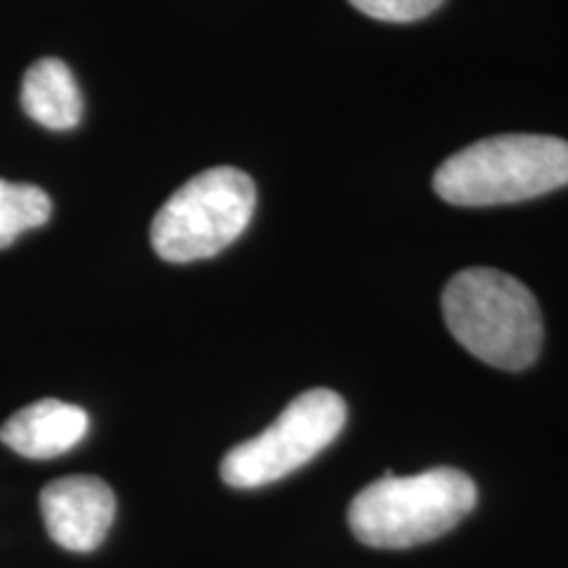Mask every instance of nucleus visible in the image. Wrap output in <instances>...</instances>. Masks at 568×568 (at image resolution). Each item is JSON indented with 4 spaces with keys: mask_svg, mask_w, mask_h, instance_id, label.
<instances>
[{
    "mask_svg": "<svg viewBox=\"0 0 568 568\" xmlns=\"http://www.w3.org/2000/svg\"><path fill=\"white\" fill-rule=\"evenodd\" d=\"M477 485L460 468L437 466L410 477L387 471L353 497L347 524L368 548L406 550L456 529L477 508Z\"/></svg>",
    "mask_w": 568,
    "mask_h": 568,
    "instance_id": "nucleus-2",
    "label": "nucleus"
},
{
    "mask_svg": "<svg viewBox=\"0 0 568 568\" xmlns=\"http://www.w3.org/2000/svg\"><path fill=\"white\" fill-rule=\"evenodd\" d=\"M255 184L234 166H216L182 184L151 224L153 251L169 264L222 253L251 224Z\"/></svg>",
    "mask_w": 568,
    "mask_h": 568,
    "instance_id": "nucleus-4",
    "label": "nucleus"
},
{
    "mask_svg": "<svg viewBox=\"0 0 568 568\" xmlns=\"http://www.w3.org/2000/svg\"><path fill=\"white\" fill-rule=\"evenodd\" d=\"M445 0H351L361 13L379 21H393V24H403V21H418L437 11Z\"/></svg>",
    "mask_w": 568,
    "mask_h": 568,
    "instance_id": "nucleus-10",
    "label": "nucleus"
},
{
    "mask_svg": "<svg viewBox=\"0 0 568 568\" xmlns=\"http://www.w3.org/2000/svg\"><path fill=\"white\" fill-rule=\"evenodd\" d=\"M53 203L38 184L0 180V247L51 219Z\"/></svg>",
    "mask_w": 568,
    "mask_h": 568,
    "instance_id": "nucleus-9",
    "label": "nucleus"
},
{
    "mask_svg": "<svg viewBox=\"0 0 568 568\" xmlns=\"http://www.w3.org/2000/svg\"><path fill=\"white\" fill-rule=\"evenodd\" d=\"M443 316L450 335L474 358L524 372L539 358L542 311L524 282L497 268H464L445 284Z\"/></svg>",
    "mask_w": 568,
    "mask_h": 568,
    "instance_id": "nucleus-1",
    "label": "nucleus"
},
{
    "mask_svg": "<svg viewBox=\"0 0 568 568\" xmlns=\"http://www.w3.org/2000/svg\"><path fill=\"white\" fill-rule=\"evenodd\" d=\"M40 514L55 545L90 552L103 542L116 518V495L98 477H63L40 493Z\"/></svg>",
    "mask_w": 568,
    "mask_h": 568,
    "instance_id": "nucleus-6",
    "label": "nucleus"
},
{
    "mask_svg": "<svg viewBox=\"0 0 568 568\" xmlns=\"http://www.w3.org/2000/svg\"><path fill=\"white\" fill-rule=\"evenodd\" d=\"M90 416L80 406L45 397L21 408L0 426V443L32 460L59 458L88 435Z\"/></svg>",
    "mask_w": 568,
    "mask_h": 568,
    "instance_id": "nucleus-7",
    "label": "nucleus"
},
{
    "mask_svg": "<svg viewBox=\"0 0 568 568\" xmlns=\"http://www.w3.org/2000/svg\"><path fill=\"white\" fill-rule=\"evenodd\" d=\"M345 422L347 406L335 389H308L261 435L226 453L219 468L222 479L230 487L255 489L290 477L335 443Z\"/></svg>",
    "mask_w": 568,
    "mask_h": 568,
    "instance_id": "nucleus-5",
    "label": "nucleus"
},
{
    "mask_svg": "<svg viewBox=\"0 0 568 568\" xmlns=\"http://www.w3.org/2000/svg\"><path fill=\"white\" fill-rule=\"evenodd\" d=\"M568 184V140L550 134H497L443 161L435 193L450 205H506Z\"/></svg>",
    "mask_w": 568,
    "mask_h": 568,
    "instance_id": "nucleus-3",
    "label": "nucleus"
},
{
    "mask_svg": "<svg viewBox=\"0 0 568 568\" xmlns=\"http://www.w3.org/2000/svg\"><path fill=\"white\" fill-rule=\"evenodd\" d=\"M21 109L27 116L53 132L74 130L82 122V92L67 63L40 59L27 69L21 82Z\"/></svg>",
    "mask_w": 568,
    "mask_h": 568,
    "instance_id": "nucleus-8",
    "label": "nucleus"
}]
</instances>
